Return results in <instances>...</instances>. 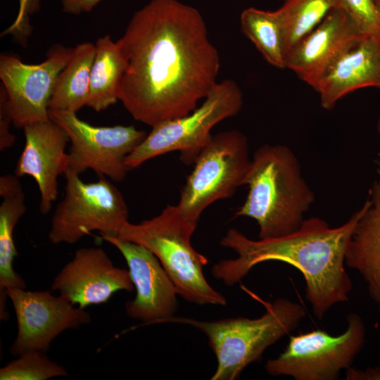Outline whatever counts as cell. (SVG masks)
<instances>
[{"label": "cell", "mask_w": 380, "mask_h": 380, "mask_svg": "<svg viewBox=\"0 0 380 380\" xmlns=\"http://www.w3.org/2000/svg\"><path fill=\"white\" fill-rule=\"evenodd\" d=\"M116 44L125 64L118 100L151 127L194 110L217 82L220 56L205 20L179 0H151Z\"/></svg>", "instance_id": "obj_1"}, {"label": "cell", "mask_w": 380, "mask_h": 380, "mask_svg": "<svg viewBox=\"0 0 380 380\" xmlns=\"http://www.w3.org/2000/svg\"><path fill=\"white\" fill-rule=\"evenodd\" d=\"M367 200L349 220L336 227L317 217L304 220L295 232L278 238L252 240L229 229L220 244L237 253L212 268L213 277L227 286L239 282L255 265L281 261L298 269L305 281V296L315 317L322 319L335 304L348 300L353 288L345 268L347 248Z\"/></svg>", "instance_id": "obj_2"}, {"label": "cell", "mask_w": 380, "mask_h": 380, "mask_svg": "<svg viewBox=\"0 0 380 380\" xmlns=\"http://www.w3.org/2000/svg\"><path fill=\"white\" fill-rule=\"evenodd\" d=\"M243 185L249 190L235 217L254 219L260 239L281 237L297 230L315 202V194L301 175L297 157L285 145L259 147Z\"/></svg>", "instance_id": "obj_3"}, {"label": "cell", "mask_w": 380, "mask_h": 380, "mask_svg": "<svg viewBox=\"0 0 380 380\" xmlns=\"http://www.w3.org/2000/svg\"><path fill=\"white\" fill-rule=\"evenodd\" d=\"M262 303L266 312L255 319L239 317L202 321L172 316L162 323L191 325L205 334L217 362L211 379L234 380L269 346L295 329L305 315L300 304L286 298Z\"/></svg>", "instance_id": "obj_4"}, {"label": "cell", "mask_w": 380, "mask_h": 380, "mask_svg": "<svg viewBox=\"0 0 380 380\" xmlns=\"http://www.w3.org/2000/svg\"><path fill=\"white\" fill-rule=\"evenodd\" d=\"M197 223L185 217L177 205H167L160 214L138 224L127 222L118 238L151 251L171 278L178 295L198 305H225L226 298L205 279L208 259L197 252L191 238Z\"/></svg>", "instance_id": "obj_5"}, {"label": "cell", "mask_w": 380, "mask_h": 380, "mask_svg": "<svg viewBox=\"0 0 380 380\" xmlns=\"http://www.w3.org/2000/svg\"><path fill=\"white\" fill-rule=\"evenodd\" d=\"M242 91L236 82H217L203 102L189 113L160 122L125 158L129 170L147 160L179 151L183 163L191 164L210 141L211 129L221 121L236 115L241 109Z\"/></svg>", "instance_id": "obj_6"}, {"label": "cell", "mask_w": 380, "mask_h": 380, "mask_svg": "<svg viewBox=\"0 0 380 380\" xmlns=\"http://www.w3.org/2000/svg\"><path fill=\"white\" fill-rule=\"evenodd\" d=\"M64 176L65 194L51 218L50 242L73 244L93 231L118 236L129 222L128 208L119 189L106 177L84 182L72 172Z\"/></svg>", "instance_id": "obj_7"}, {"label": "cell", "mask_w": 380, "mask_h": 380, "mask_svg": "<svg viewBox=\"0 0 380 380\" xmlns=\"http://www.w3.org/2000/svg\"><path fill=\"white\" fill-rule=\"evenodd\" d=\"M251 161L242 132L233 129L213 136L194 163L177 205L179 211L197 223L210 204L232 196L243 185Z\"/></svg>", "instance_id": "obj_8"}, {"label": "cell", "mask_w": 380, "mask_h": 380, "mask_svg": "<svg viewBox=\"0 0 380 380\" xmlns=\"http://www.w3.org/2000/svg\"><path fill=\"white\" fill-rule=\"evenodd\" d=\"M346 330L338 336L320 329L290 337L282 353L265 364L272 376L296 380H334L350 367L365 341V326L360 315L347 317Z\"/></svg>", "instance_id": "obj_9"}, {"label": "cell", "mask_w": 380, "mask_h": 380, "mask_svg": "<svg viewBox=\"0 0 380 380\" xmlns=\"http://www.w3.org/2000/svg\"><path fill=\"white\" fill-rule=\"evenodd\" d=\"M49 115L65 130L71 143L66 172L77 175L91 170L99 177L121 182L129 170L126 157L147 135L134 125L94 126L75 112L49 109Z\"/></svg>", "instance_id": "obj_10"}, {"label": "cell", "mask_w": 380, "mask_h": 380, "mask_svg": "<svg viewBox=\"0 0 380 380\" xmlns=\"http://www.w3.org/2000/svg\"><path fill=\"white\" fill-rule=\"evenodd\" d=\"M75 48L55 44L44 61L26 64L8 54L0 56V79L6 92L7 108L17 128L49 120V103L59 73L73 55Z\"/></svg>", "instance_id": "obj_11"}, {"label": "cell", "mask_w": 380, "mask_h": 380, "mask_svg": "<svg viewBox=\"0 0 380 380\" xmlns=\"http://www.w3.org/2000/svg\"><path fill=\"white\" fill-rule=\"evenodd\" d=\"M8 297L15 313L18 333L9 352L18 356L25 352H46L52 341L63 331L77 329L91 322L90 314L62 296L50 291L9 289Z\"/></svg>", "instance_id": "obj_12"}, {"label": "cell", "mask_w": 380, "mask_h": 380, "mask_svg": "<svg viewBox=\"0 0 380 380\" xmlns=\"http://www.w3.org/2000/svg\"><path fill=\"white\" fill-rule=\"evenodd\" d=\"M115 246L127 262L136 289L134 299L125 304L127 315L144 323H162L177 309V290L158 258L146 248L116 236L101 235Z\"/></svg>", "instance_id": "obj_13"}, {"label": "cell", "mask_w": 380, "mask_h": 380, "mask_svg": "<svg viewBox=\"0 0 380 380\" xmlns=\"http://www.w3.org/2000/svg\"><path fill=\"white\" fill-rule=\"evenodd\" d=\"M134 288L129 270L115 266L99 247L77 249L51 284L53 291L82 308L105 303L117 291Z\"/></svg>", "instance_id": "obj_14"}, {"label": "cell", "mask_w": 380, "mask_h": 380, "mask_svg": "<svg viewBox=\"0 0 380 380\" xmlns=\"http://www.w3.org/2000/svg\"><path fill=\"white\" fill-rule=\"evenodd\" d=\"M23 129L25 142L14 174L34 179L40 194L39 210L46 215L58 196V177L67 170L65 148L70 139L51 119L28 124Z\"/></svg>", "instance_id": "obj_15"}, {"label": "cell", "mask_w": 380, "mask_h": 380, "mask_svg": "<svg viewBox=\"0 0 380 380\" xmlns=\"http://www.w3.org/2000/svg\"><path fill=\"white\" fill-rule=\"evenodd\" d=\"M364 36L341 4L288 53L286 68L314 88L338 55Z\"/></svg>", "instance_id": "obj_16"}, {"label": "cell", "mask_w": 380, "mask_h": 380, "mask_svg": "<svg viewBox=\"0 0 380 380\" xmlns=\"http://www.w3.org/2000/svg\"><path fill=\"white\" fill-rule=\"evenodd\" d=\"M365 87L380 88V42L367 36L341 52L313 89L321 106L331 110L346 95Z\"/></svg>", "instance_id": "obj_17"}, {"label": "cell", "mask_w": 380, "mask_h": 380, "mask_svg": "<svg viewBox=\"0 0 380 380\" xmlns=\"http://www.w3.org/2000/svg\"><path fill=\"white\" fill-rule=\"evenodd\" d=\"M367 206L358 220L346 253V265L357 270L380 312V179L369 191Z\"/></svg>", "instance_id": "obj_18"}, {"label": "cell", "mask_w": 380, "mask_h": 380, "mask_svg": "<svg viewBox=\"0 0 380 380\" xmlns=\"http://www.w3.org/2000/svg\"><path fill=\"white\" fill-rule=\"evenodd\" d=\"M19 178L15 174L0 177V196L3 198L0 205V317L3 321L9 317L6 307L7 290L26 287L24 279L13 267L18 255L14 229L26 212L25 195Z\"/></svg>", "instance_id": "obj_19"}, {"label": "cell", "mask_w": 380, "mask_h": 380, "mask_svg": "<svg viewBox=\"0 0 380 380\" xmlns=\"http://www.w3.org/2000/svg\"><path fill=\"white\" fill-rule=\"evenodd\" d=\"M96 54L91 42L77 44L68 64L59 73L49 109L77 113L87 106L89 95L90 77Z\"/></svg>", "instance_id": "obj_20"}, {"label": "cell", "mask_w": 380, "mask_h": 380, "mask_svg": "<svg viewBox=\"0 0 380 380\" xmlns=\"http://www.w3.org/2000/svg\"><path fill=\"white\" fill-rule=\"evenodd\" d=\"M95 46L87 106L101 112L118 101V88L125 64L118 46L110 36L98 38Z\"/></svg>", "instance_id": "obj_21"}, {"label": "cell", "mask_w": 380, "mask_h": 380, "mask_svg": "<svg viewBox=\"0 0 380 380\" xmlns=\"http://www.w3.org/2000/svg\"><path fill=\"white\" fill-rule=\"evenodd\" d=\"M240 27L269 64L286 68L284 34L277 11L246 8L240 15Z\"/></svg>", "instance_id": "obj_22"}, {"label": "cell", "mask_w": 380, "mask_h": 380, "mask_svg": "<svg viewBox=\"0 0 380 380\" xmlns=\"http://www.w3.org/2000/svg\"><path fill=\"white\" fill-rule=\"evenodd\" d=\"M341 4L340 0H286L276 10L283 30L286 58L294 46Z\"/></svg>", "instance_id": "obj_23"}, {"label": "cell", "mask_w": 380, "mask_h": 380, "mask_svg": "<svg viewBox=\"0 0 380 380\" xmlns=\"http://www.w3.org/2000/svg\"><path fill=\"white\" fill-rule=\"evenodd\" d=\"M66 376L65 368L39 350L25 352L0 369L1 380H47Z\"/></svg>", "instance_id": "obj_24"}, {"label": "cell", "mask_w": 380, "mask_h": 380, "mask_svg": "<svg viewBox=\"0 0 380 380\" xmlns=\"http://www.w3.org/2000/svg\"><path fill=\"white\" fill-rule=\"evenodd\" d=\"M361 33L380 42V11L374 0H340Z\"/></svg>", "instance_id": "obj_25"}, {"label": "cell", "mask_w": 380, "mask_h": 380, "mask_svg": "<svg viewBox=\"0 0 380 380\" xmlns=\"http://www.w3.org/2000/svg\"><path fill=\"white\" fill-rule=\"evenodd\" d=\"M39 0H20L19 10L13 23L1 34V37L13 34L20 42H26L30 33L29 15L39 8Z\"/></svg>", "instance_id": "obj_26"}, {"label": "cell", "mask_w": 380, "mask_h": 380, "mask_svg": "<svg viewBox=\"0 0 380 380\" xmlns=\"http://www.w3.org/2000/svg\"><path fill=\"white\" fill-rule=\"evenodd\" d=\"M12 122L6 103V92L1 85L0 88V151L11 147L15 141V136L10 132Z\"/></svg>", "instance_id": "obj_27"}, {"label": "cell", "mask_w": 380, "mask_h": 380, "mask_svg": "<svg viewBox=\"0 0 380 380\" xmlns=\"http://www.w3.org/2000/svg\"><path fill=\"white\" fill-rule=\"evenodd\" d=\"M63 11L68 14L79 15L91 11L102 0H60Z\"/></svg>", "instance_id": "obj_28"}, {"label": "cell", "mask_w": 380, "mask_h": 380, "mask_svg": "<svg viewBox=\"0 0 380 380\" xmlns=\"http://www.w3.org/2000/svg\"><path fill=\"white\" fill-rule=\"evenodd\" d=\"M346 379L379 380L380 367L368 368L364 371L347 369Z\"/></svg>", "instance_id": "obj_29"}, {"label": "cell", "mask_w": 380, "mask_h": 380, "mask_svg": "<svg viewBox=\"0 0 380 380\" xmlns=\"http://www.w3.org/2000/svg\"><path fill=\"white\" fill-rule=\"evenodd\" d=\"M376 128H377V132L380 135V115H379L378 121H377V127H376Z\"/></svg>", "instance_id": "obj_30"}, {"label": "cell", "mask_w": 380, "mask_h": 380, "mask_svg": "<svg viewBox=\"0 0 380 380\" xmlns=\"http://www.w3.org/2000/svg\"><path fill=\"white\" fill-rule=\"evenodd\" d=\"M380 11V0H374Z\"/></svg>", "instance_id": "obj_31"}]
</instances>
